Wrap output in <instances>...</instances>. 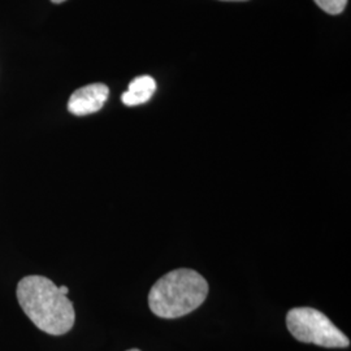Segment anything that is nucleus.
Returning a JSON list of instances; mask_svg holds the SVG:
<instances>
[{
	"mask_svg": "<svg viewBox=\"0 0 351 351\" xmlns=\"http://www.w3.org/2000/svg\"><path fill=\"white\" fill-rule=\"evenodd\" d=\"M17 300L33 324L49 335L62 336L75 324L73 303L47 277H24L17 285Z\"/></svg>",
	"mask_w": 351,
	"mask_h": 351,
	"instance_id": "f257e3e1",
	"label": "nucleus"
},
{
	"mask_svg": "<svg viewBox=\"0 0 351 351\" xmlns=\"http://www.w3.org/2000/svg\"><path fill=\"white\" fill-rule=\"evenodd\" d=\"M208 282L194 269H175L159 278L149 293L151 311L163 319L193 313L206 301Z\"/></svg>",
	"mask_w": 351,
	"mask_h": 351,
	"instance_id": "f03ea898",
	"label": "nucleus"
},
{
	"mask_svg": "<svg viewBox=\"0 0 351 351\" xmlns=\"http://www.w3.org/2000/svg\"><path fill=\"white\" fill-rule=\"evenodd\" d=\"M287 326L291 336L304 343L328 349H345L350 345L346 335L328 316L315 308L298 307L290 310L287 315Z\"/></svg>",
	"mask_w": 351,
	"mask_h": 351,
	"instance_id": "7ed1b4c3",
	"label": "nucleus"
},
{
	"mask_svg": "<svg viewBox=\"0 0 351 351\" xmlns=\"http://www.w3.org/2000/svg\"><path fill=\"white\" fill-rule=\"evenodd\" d=\"M110 88L104 84H91L78 88L71 95L68 111L75 116H86L101 111L108 99Z\"/></svg>",
	"mask_w": 351,
	"mask_h": 351,
	"instance_id": "20e7f679",
	"label": "nucleus"
},
{
	"mask_svg": "<svg viewBox=\"0 0 351 351\" xmlns=\"http://www.w3.org/2000/svg\"><path fill=\"white\" fill-rule=\"evenodd\" d=\"M156 90V82L151 75H139L130 84L128 91L121 95V101L128 107H134L150 101Z\"/></svg>",
	"mask_w": 351,
	"mask_h": 351,
	"instance_id": "39448f33",
	"label": "nucleus"
},
{
	"mask_svg": "<svg viewBox=\"0 0 351 351\" xmlns=\"http://www.w3.org/2000/svg\"><path fill=\"white\" fill-rule=\"evenodd\" d=\"M315 3L328 14H339L348 5V0H314Z\"/></svg>",
	"mask_w": 351,
	"mask_h": 351,
	"instance_id": "423d86ee",
	"label": "nucleus"
},
{
	"mask_svg": "<svg viewBox=\"0 0 351 351\" xmlns=\"http://www.w3.org/2000/svg\"><path fill=\"white\" fill-rule=\"evenodd\" d=\"M59 290H60V293L64 294V295H66V294H68V291H69L68 287H59Z\"/></svg>",
	"mask_w": 351,
	"mask_h": 351,
	"instance_id": "0eeeda50",
	"label": "nucleus"
},
{
	"mask_svg": "<svg viewBox=\"0 0 351 351\" xmlns=\"http://www.w3.org/2000/svg\"><path fill=\"white\" fill-rule=\"evenodd\" d=\"M52 3H55V4H60V3H64V1H66V0H51Z\"/></svg>",
	"mask_w": 351,
	"mask_h": 351,
	"instance_id": "6e6552de",
	"label": "nucleus"
},
{
	"mask_svg": "<svg viewBox=\"0 0 351 351\" xmlns=\"http://www.w3.org/2000/svg\"><path fill=\"white\" fill-rule=\"evenodd\" d=\"M221 1H247V0H221Z\"/></svg>",
	"mask_w": 351,
	"mask_h": 351,
	"instance_id": "1a4fd4ad",
	"label": "nucleus"
},
{
	"mask_svg": "<svg viewBox=\"0 0 351 351\" xmlns=\"http://www.w3.org/2000/svg\"><path fill=\"white\" fill-rule=\"evenodd\" d=\"M128 351H141V350H138V349H132V350H128Z\"/></svg>",
	"mask_w": 351,
	"mask_h": 351,
	"instance_id": "9d476101",
	"label": "nucleus"
}]
</instances>
